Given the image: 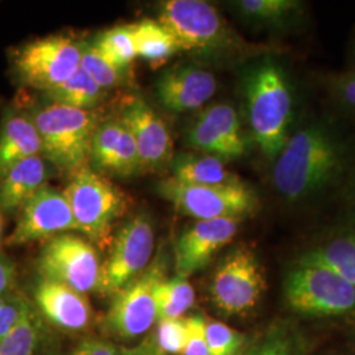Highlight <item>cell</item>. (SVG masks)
<instances>
[{"label":"cell","instance_id":"44dd1931","mask_svg":"<svg viewBox=\"0 0 355 355\" xmlns=\"http://www.w3.org/2000/svg\"><path fill=\"white\" fill-rule=\"evenodd\" d=\"M171 179L191 186H220L241 182L224 162L207 154H180L171 161Z\"/></svg>","mask_w":355,"mask_h":355},{"label":"cell","instance_id":"603a6c76","mask_svg":"<svg viewBox=\"0 0 355 355\" xmlns=\"http://www.w3.org/2000/svg\"><path fill=\"white\" fill-rule=\"evenodd\" d=\"M130 29L137 58H142L153 67L165 64L174 54L180 51L175 38L158 20L144 19L139 23L130 24Z\"/></svg>","mask_w":355,"mask_h":355},{"label":"cell","instance_id":"4dcf8cb0","mask_svg":"<svg viewBox=\"0 0 355 355\" xmlns=\"http://www.w3.org/2000/svg\"><path fill=\"white\" fill-rule=\"evenodd\" d=\"M79 69L103 89H112L123 82V70L107 60L95 44H83Z\"/></svg>","mask_w":355,"mask_h":355},{"label":"cell","instance_id":"5bb4252c","mask_svg":"<svg viewBox=\"0 0 355 355\" xmlns=\"http://www.w3.org/2000/svg\"><path fill=\"white\" fill-rule=\"evenodd\" d=\"M78 230L76 218L64 191L45 186L20 209L7 245L20 246Z\"/></svg>","mask_w":355,"mask_h":355},{"label":"cell","instance_id":"e575fe53","mask_svg":"<svg viewBox=\"0 0 355 355\" xmlns=\"http://www.w3.org/2000/svg\"><path fill=\"white\" fill-rule=\"evenodd\" d=\"M187 320V340L180 355H211L205 338V318L193 315Z\"/></svg>","mask_w":355,"mask_h":355},{"label":"cell","instance_id":"6da1fadb","mask_svg":"<svg viewBox=\"0 0 355 355\" xmlns=\"http://www.w3.org/2000/svg\"><path fill=\"white\" fill-rule=\"evenodd\" d=\"M347 155L346 142L328 123L305 124L290 136L274 161V189L287 203L313 202L338 184Z\"/></svg>","mask_w":355,"mask_h":355},{"label":"cell","instance_id":"83f0119b","mask_svg":"<svg viewBox=\"0 0 355 355\" xmlns=\"http://www.w3.org/2000/svg\"><path fill=\"white\" fill-rule=\"evenodd\" d=\"M258 355H305L303 334L286 321H279L257 340Z\"/></svg>","mask_w":355,"mask_h":355},{"label":"cell","instance_id":"74e56055","mask_svg":"<svg viewBox=\"0 0 355 355\" xmlns=\"http://www.w3.org/2000/svg\"><path fill=\"white\" fill-rule=\"evenodd\" d=\"M334 89L341 102L355 110V79L350 74L340 76L334 80Z\"/></svg>","mask_w":355,"mask_h":355},{"label":"cell","instance_id":"277c9868","mask_svg":"<svg viewBox=\"0 0 355 355\" xmlns=\"http://www.w3.org/2000/svg\"><path fill=\"white\" fill-rule=\"evenodd\" d=\"M29 116L37 129L45 161L70 174L86 167L91 161L95 130L101 124L95 112L49 102Z\"/></svg>","mask_w":355,"mask_h":355},{"label":"cell","instance_id":"9c48e42d","mask_svg":"<svg viewBox=\"0 0 355 355\" xmlns=\"http://www.w3.org/2000/svg\"><path fill=\"white\" fill-rule=\"evenodd\" d=\"M38 272L42 279L53 280L80 292H101L103 263L96 249L87 240L64 233L44 245L38 255Z\"/></svg>","mask_w":355,"mask_h":355},{"label":"cell","instance_id":"d4e9b609","mask_svg":"<svg viewBox=\"0 0 355 355\" xmlns=\"http://www.w3.org/2000/svg\"><path fill=\"white\" fill-rule=\"evenodd\" d=\"M45 327L41 315L29 304L19 324L0 340V355H41Z\"/></svg>","mask_w":355,"mask_h":355},{"label":"cell","instance_id":"d6986e66","mask_svg":"<svg viewBox=\"0 0 355 355\" xmlns=\"http://www.w3.org/2000/svg\"><path fill=\"white\" fill-rule=\"evenodd\" d=\"M41 154V141L31 116L8 111L0 125V180L13 166Z\"/></svg>","mask_w":355,"mask_h":355},{"label":"cell","instance_id":"1f68e13d","mask_svg":"<svg viewBox=\"0 0 355 355\" xmlns=\"http://www.w3.org/2000/svg\"><path fill=\"white\" fill-rule=\"evenodd\" d=\"M205 338L211 355H239L250 343L249 338L227 324L205 318Z\"/></svg>","mask_w":355,"mask_h":355},{"label":"cell","instance_id":"8fae6325","mask_svg":"<svg viewBox=\"0 0 355 355\" xmlns=\"http://www.w3.org/2000/svg\"><path fill=\"white\" fill-rule=\"evenodd\" d=\"M165 263L158 257L136 279L114 293L103 325L120 340H133L152 328L158 320L155 288L165 279Z\"/></svg>","mask_w":355,"mask_h":355},{"label":"cell","instance_id":"e0dca14e","mask_svg":"<svg viewBox=\"0 0 355 355\" xmlns=\"http://www.w3.org/2000/svg\"><path fill=\"white\" fill-rule=\"evenodd\" d=\"M216 91V76L196 64H178L164 73L157 83L159 103L173 114L200 110Z\"/></svg>","mask_w":355,"mask_h":355},{"label":"cell","instance_id":"30bf717a","mask_svg":"<svg viewBox=\"0 0 355 355\" xmlns=\"http://www.w3.org/2000/svg\"><path fill=\"white\" fill-rule=\"evenodd\" d=\"M83 44L67 36H49L28 42L13 55V69L23 85L49 91L80 67Z\"/></svg>","mask_w":355,"mask_h":355},{"label":"cell","instance_id":"f546056e","mask_svg":"<svg viewBox=\"0 0 355 355\" xmlns=\"http://www.w3.org/2000/svg\"><path fill=\"white\" fill-rule=\"evenodd\" d=\"M123 127L124 123L121 119H108L96 128L91 146V161L96 168L110 171L123 133Z\"/></svg>","mask_w":355,"mask_h":355},{"label":"cell","instance_id":"7c38bea8","mask_svg":"<svg viewBox=\"0 0 355 355\" xmlns=\"http://www.w3.org/2000/svg\"><path fill=\"white\" fill-rule=\"evenodd\" d=\"M154 250V229L149 217L135 216L117 232L111 252L103 263L101 293L114 296L136 279L150 265Z\"/></svg>","mask_w":355,"mask_h":355},{"label":"cell","instance_id":"7a4b0ae2","mask_svg":"<svg viewBox=\"0 0 355 355\" xmlns=\"http://www.w3.org/2000/svg\"><path fill=\"white\" fill-rule=\"evenodd\" d=\"M250 130L268 161H275L290 139L293 91L286 70L272 57L259 60L243 76Z\"/></svg>","mask_w":355,"mask_h":355},{"label":"cell","instance_id":"3957f363","mask_svg":"<svg viewBox=\"0 0 355 355\" xmlns=\"http://www.w3.org/2000/svg\"><path fill=\"white\" fill-rule=\"evenodd\" d=\"M288 309L305 318H340L355 311V287L309 253L297 258L283 279Z\"/></svg>","mask_w":355,"mask_h":355},{"label":"cell","instance_id":"cb8c5ba5","mask_svg":"<svg viewBox=\"0 0 355 355\" xmlns=\"http://www.w3.org/2000/svg\"><path fill=\"white\" fill-rule=\"evenodd\" d=\"M306 253L329 266L355 287V227L331 233Z\"/></svg>","mask_w":355,"mask_h":355},{"label":"cell","instance_id":"4fadbf2b","mask_svg":"<svg viewBox=\"0 0 355 355\" xmlns=\"http://www.w3.org/2000/svg\"><path fill=\"white\" fill-rule=\"evenodd\" d=\"M187 144L192 149L223 162L239 159L248 150L239 114L228 103L205 107L191 123Z\"/></svg>","mask_w":355,"mask_h":355},{"label":"cell","instance_id":"8992f818","mask_svg":"<svg viewBox=\"0 0 355 355\" xmlns=\"http://www.w3.org/2000/svg\"><path fill=\"white\" fill-rule=\"evenodd\" d=\"M64 193L79 232L101 245L110 241L114 223L127 212L125 193L87 166L71 174Z\"/></svg>","mask_w":355,"mask_h":355},{"label":"cell","instance_id":"484cf974","mask_svg":"<svg viewBox=\"0 0 355 355\" xmlns=\"http://www.w3.org/2000/svg\"><path fill=\"white\" fill-rule=\"evenodd\" d=\"M51 103L62 104L78 110H91L102 102L104 89L99 87L83 70H78L74 76L57 87L45 91Z\"/></svg>","mask_w":355,"mask_h":355},{"label":"cell","instance_id":"ba28073f","mask_svg":"<svg viewBox=\"0 0 355 355\" xmlns=\"http://www.w3.org/2000/svg\"><path fill=\"white\" fill-rule=\"evenodd\" d=\"M158 193L183 215L196 221L216 218H243L259 208L257 192L246 183L220 186H191L171 178L157 186Z\"/></svg>","mask_w":355,"mask_h":355},{"label":"cell","instance_id":"52a82bcc","mask_svg":"<svg viewBox=\"0 0 355 355\" xmlns=\"http://www.w3.org/2000/svg\"><path fill=\"white\" fill-rule=\"evenodd\" d=\"M267 290L265 268L246 245L232 249L216 267L209 295L212 304L225 318L250 313Z\"/></svg>","mask_w":355,"mask_h":355},{"label":"cell","instance_id":"836d02e7","mask_svg":"<svg viewBox=\"0 0 355 355\" xmlns=\"http://www.w3.org/2000/svg\"><path fill=\"white\" fill-rule=\"evenodd\" d=\"M110 173L123 178L132 177V175L140 173L139 150H137L135 139L125 123L123 127V133H121L120 142H119L117 150L114 154Z\"/></svg>","mask_w":355,"mask_h":355},{"label":"cell","instance_id":"5b68a950","mask_svg":"<svg viewBox=\"0 0 355 355\" xmlns=\"http://www.w3.org/2000/svg\"><path fill=\"white\" fill-rule=\"evenodd\" d=\"M175 38L180 51L215 55L239 48V38L223 16L203 0H167L157 19Z\"/></svg>","mask_w":355,"mask_h":355},{"label":"cell","instance_id":"ac0fdd59","mask_svg":"<svg viewBox=\"0 0 355 355\" xmlns=\"http://www.w3.org/2000/svg\"><path fill=\"white\" fill-rule=\"evenodd\" d=\"M35 303L41 316L64 331H80L92 321V308L85 293L62 283L42 279L35 287Z\"/></svg>","mask_w":355,"mask_h":355},{"label":"cell","instance_id":"7bdbcfd3","mask_svg":"<svg viewBox=\"0 0 355 355\" xmlns=\"http://www.w3.org/2000/svg\"><path fill=\"white\" fill-rule=\"evenodd\" d=\"M1 230H3V218H1V214H0V236H1Z\"/></svg>","mask_w":355,"mask_h":355},{"label":"cell","instance_id":"7402d4cb","mask_svg":"<svg viewBox=\"0 0 355 355\" xmlns=\"http://www.w3.org/2000/svg\"><path fill=\"white\" fill-rule=\"evenodd\" d=\"M234 4L248 21L278 31L297 24L304 11V4L297 0H241Z\"/></svg>","mask_w":355,"mask_h":355},{"label":"cell","instance_id":"f1b7e54d","mask_svg":"<svg viewBox=\"0 0 355 355\" xmlns=\"http://www.w3.org/2000/svg\"><path fill=\"white\" fill-rule=\"evenodd\" d=\"M95 45L107 60L121 70H124L137 58L130 26H114L104 32Z\"/></svg>","mask_w":355,"mask_h":355},{"label":"cell","instance_id":"d590c367","mask_svg":"<svg viewBox=\"0 0 355 355\" xmlns=\"http://www.w3.org/2000/svg\"><path fill=\"white\" fill-rule=\"evenodd\" d=\"M29 304L31 303L23 296L10 293L7 302L0 308V340L12 331Z\"/></svg>","mask_w":355,"mask_h":355},{"label":"cell","instance_id":"ee69618b","mask_svg":"<svg viewBox=\"0 0 355 355\" xmlns=\"http://www.w3.org/2000/svg\"><path fill=\"white\" fill-rule=\"evenodd\" d=\"M350 76H353V78L355 79V71L354 73H350Z\"/></svg>","mask_w":355,"mask_h":355},{"label":"cell","instance_id":"ab89813d","mask_svg":"<svg viewBox=\"0 0 355 355\" xmlns=\"http://www.w3.org/2000/svg\"><path fill=\"white\" fill-rule=\"evenodd\" d=\"M119 355H166L165 353H162L155 345L149 341H145V343H140L137 346H133V347H125V349H121L120 350V354Z\"/></svg>","mask_w":355,"mask_h":355},{"label":"cell","instance_id":"ffe728a7","mask_svg":"<svg viewBox=\"0 0 355 355\" xmlns=\"http://www.w3.org/2000/svg\"><path fill=\"white\" fill-rule=\"evenodd\" d=\"M46 180L48 167L41 154L13 166L0 180V214L20 211L46 186Z\"/></svg>","mask_w":355,"mask_h":355},{"label":"cell","instance_id":"8d00e7d4","mask_svg":"<svg viewBox=\"0 0 355 355\" xmlns=\"http://www.w3.org/2000/svg\"><path fill=\"white\" fill-rule=\"evenodd\" d=\"M120 350L114 343L103 340V338H86L80 341L79 345L67 355H119Z\"/></svg>","mask_w":355,"mask_h":355},{"label":"cell","instance_id":"9a60e30c","mask_svg":"<svg viewBox=\"0 0 355 355\" xmlns=\"http://www.w3.org/2000/svg\"><path fill=\"white\" fill-rule=\"evenodd\" d=\"M241 218L199 220L184 229L174 248L177 275L189 278L203 270L234 239Z\"/></svg>","mask_w":355,"mask_h":355},{"label":"cell","instance_id":"b9f144b4","mask_svg":"<svg viewBox=\"0 0 355 355\" xmlns=\"http://www.w3.org/2000/svg\"><path fill=\"white\" fill-rule=\"evenodd\" d=\"M8 296H10V293L8 295H4V296H0V308L4 305V303L7 302V299H8Z\"/></svg>","mask_w":355,"mask_h":355},{"label":"cell","instance_id":"60d3db41","mask_svg":"<svg viewBox=\"0 0 355 355\" xmlns=\"http://www.w3.org/2000/svg\"><path fill=\"white\" fill-rule=\"evenodd\" d=\"M350 208H352V211H353V214L355 216V179L354 183H353V186H352V190H350Z\"/></svg>","mask_w":355,"mask_h":355},{"label":"cell","instance_id":"4316f807","mask_svg":"<svg viewBox=\"0 0 355 355\" xmlns=\"http://www.w3.org/2000/svg\"><path fill=\"white\" fill-rule=\"evenodd\" d=\"M157 316L161 318H182L195 303V290L187 278L175 275L164 279L155 288Z\"/></svg>","mask_w":355,"mask_h":355},{"label":"cell","instance_id":"2e32d148","mask_svg":"<svg viewBox=\"0 0 355 355\" xmlns=\"http://www.w3.org/2000/svg\"><path fill=\"white\" fill-rule=\"evenodd\" d=\"M129 128L140 158V173L157 171L173 161V140L164 119L152 107L135 99L120 117Z\"/></svg>","mask_w":355,"mask_h":355},{"label":"cell","instance_id":"f35d334b","mask_svg":"<svg viewBox=\"0 0 355 355\" xmlns=\"http://www.w3.org/2000/svg\"><path fill=\"white\" fill-rule=\"evenodd\" d=\"M15 283V266L12 262L0 252V296L8 295Z\"/></svg>","mask_w":355,"mask_h":355},{"label":"cell","instance_id":"d6a6232c","mask_svg":"<svg viewBox=\"0 0 355 355\" xmlns=\"http://www.w3.org/2000/svg\"><path fill=\"white\" fill-rule=\"evenodd\" d=\"M187 340L186 318L157 320V329L152 343L166 355H180Z\"/></svg>","mask_w":355,"mask_h":355}]
</instances>
